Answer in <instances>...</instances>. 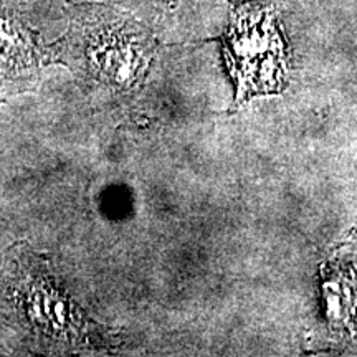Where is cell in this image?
Instances as JSON below:
<instances>
[{
    "mask_svg": "<svg viewBox=\"0 0 357 357\" xmlns=\"http://www.w3.org/2000/svg\"><path fill=\"white\" fill-rule=\"evenodd\" d=\"M230 19L220 37L223 60L235 83L234 106L280 93L289 73V53L278 24L276 0H227Z\"/></svg>",
    "mask_w": 357,
    "mask_h": 357,
    "instance_id": "obj_1",
    "label": "cell"
},
{
    "mask_svg": "<svg viewBox=\"0 0 357 357\" xmlns=\"http://www.w3.org/2000/svg\"><path fill=\"white\" fill-rule=\"evenodd\" d=\"M68 55L91 77L113 84H132L153 56V40L134 20L106 8L75 7L63 38Z\"/></svg>",
    "mask_w": 357,
    "mask_h": 357,
    "instance_id": "obj_2",
    "label": "cell"
},
{
    "mask_svg": "<svg viewBox=\"0 0 357 357\" xmlns=\"http://www.w3.org/2000/svg\"><path fill=\"white\" fill-rule=\"evenodd\" d=\"M12 293L22 319L37 336L61 346L89 341L91 329L79 307L55 287L47 268L35 257L25 253L20 257Z\"/></svg>",
    "mask_w": 357,
    "mask_h": 357,
    "instance_id": "obj_3",
    "label": "cell"
}]
</instances>
